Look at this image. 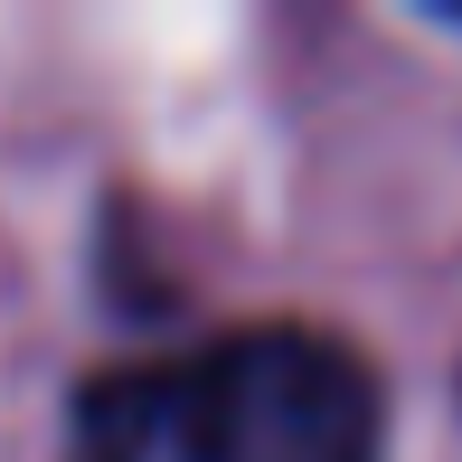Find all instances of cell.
I'll return each mask as SVG.
<instances>
[{
    "mask_svg": "<svg viewBox=\"0 0 462 462\" xmlns=\"http://www.w3.org/2000/svg\"><path fill=\"white\" fill-rule=\"evenodd\" d=\"M377 368L311 321H245L76 396V462H377Z\"/></svg>",
    "mask_w": 462,
    "mask_h": 462,
    "instance_id": "6da1fadb",
    "label": "cell"
}]
</instances>
